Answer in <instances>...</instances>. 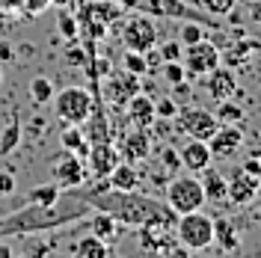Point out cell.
I'll return each instance as SVG.
<instances>
[{"label": "cell", "instance_id": "obj_2", "mask_svg": "<svg viewBox=\"0 0 261 258\" xmlns=\"http://www.w3.org/2000/svg\"><path fill=\"white\" fill-rule=\"evenodd\" d=\"M172 231H175V241L187 252H202V249L214 246V217H208L202 208L178 214Z\"/></svg>", "mask_w": 261, "mask_h": 258}, {"label": "cell", "instance_id": "obj_21", "mask_svg": "<svg viewBox=\"0 0 261 258\" xmlns=\"http://www.w3.org/2000/svg\"><path fill=\"white\" fill-rule=\"evenodd\" d=\"M60 143H63V151H71V154H77V158L86 161V154H89V143L83 140L81 125H65Z\"/></svg>", "mask_w": 261, "mask_h": 258}, {"label": "cell", "instance_id": "obj_11", "mask_svg": "<svg viewBox=\"0 0 261 258\" xmlns=\"http://www.w3.org/2000/svg\"><path fill=\"white\" fill-rule=\"evenodd\" d=\"M226 181H228L226 199H231L234 205H252V199L258 196V175H249L244 166H238Z\"/></svg>", "mask_w": 261, "mask_h": 258}, {"label": "cell", "instance_id": "obj_8", "mask_svg": "<svg viewBox=\"0 0 261 258\" xmlns=\"http://www.w3.org/2000/svg\"><path fill=\"white\" fill-rule=\"evenodd\" d=\"M134 92H140V78L125 71V68L122 71H113L107 78V83H104V101H110L116 107H125Z\"/></svg>", "mask_w": 261, "mask_h": 258}, {"label": "cell", "instance_id": "obj_19", "mask_svg": "<svg viewBox=\"0 0 261 258\" xmlns=\"http://www.w3.org/2000/svg\"><path fill=\"white\" fill-rule=\"evenodd\" d=\"M214 243L223 252H238L241 249V235H238V228H234L231 220H226V217L214 220Z\"/></svg>", "mask_w": 261, "mask_h": 258}, {"label": "cell", "instance_id": "obj_41", "mask_svg": "<svg viewBox=\"0 0 261 258\" xmlns=\"http://www.w3.org/2000/svg\"><path fill=\"white\" fill-rule=\"evenodd\" d=\"M249 18L261 24V0H249Z\"/></svg>", "mask_w": 261, "mask_h": 258}, {"label": "cell", "instance_id": "obj_4", "mask_svg": "<svg viewBox=\"0 0 261 258\" xmlns=\"http://www.w3.org/2000/svg\"><path fill=\"white\" fill-rule=\"evenodd\" d=\"M166 205L175 214H187V211H196L205 205V190H202V181L196 178V172L175 175L166 184Z\"/></svg>", "mask_w": 261, "mask_h": 258}, {"label": "cell", "instance_id": "obj_32", "mask_svg": "<svg viewBox=\"0 0 261 258\" xmlns=\"http://www.w3.org/2000/svg\"><path fill=\"white\" fill-rule=\"evenodd\" d=\"M60 33H63L65 39H74L77 36V18L74 15H68V12H60Z\"/></svg>", "mask_w": 261, "mask_h": 258}, {"label": "cell", "instance_id": "obj_15", "mask_svg": "<svg viewBox=\"0 0 261 258\" xmlns=\"http://www.w3.org/2000/svg\"><path fill=\"white\" fill-rule=\"evenodd\" d=\"M178 158H181V166L187 172H202L205 166H211L214 154L205 140H187V143L178 148Z\"/></svg>", "mask_w": 261, "mask_h": 258}, {"label": "cell", "instance_id": "obj_46", "mask_svg": "<svg viewBox=\"0 0 261 258\" xmlns=\"http://www.w3.org/2000/svg\"><path fill=\"white\" fill-rule=\"evenodd\" d=\"M258 217H261V202H258Z\"/></svg>", "mask_w": 261, "mask_h": 258}, {"label": "cell", "instance_id": "obj_23", "mask_svg": "<svg viewBox=\"0 0 261 258\" xmlns=\"http://www.w3.org/2000/svg\"><path fill=\"white\" fill-rule=\"evenodd\" d=\"M60 196H63L60 184H42L27 196V202H33V205H60Z\"/></svg>", "mask_w": 261, "mask_h": 258}, {"label": "cell", "instance_id": "obj_20", "mask_svg": "<svg viewBox=\"0 0 261 258\" xmlns=\"http://www.w3.org/2000/svg\"><path fill=\"white\" fill-rule=\"evenodd\" d=\"M71 252H74V255H86V258H107L110 255V243L101 241L98 235L89 231V235H83L81 241L71 246Z\"/></svg>", "mask_w": 261, "mask_h": 258}, {"label": "cell", "instance_id": "obj_30", "mask_svg": "<svg viewBox=\"0 0 261 258\" xmlns=\"http://www.w3.org/2000/svg\"><path fill=\"white\" fill-rule=\"evenodd\" d=\"M181 50H184V45L178 39H169V42L158 45V54H161L163 63H181Z\"/></svg>", "mask_w": 261, "mask_h": 258}, {"label": "cell", "instance_id": "obj_44", "mask_svg": "<svg viewBox=\"0 0 261 258\" xmlns=\"http://www.w3.org/2000/svg\"><path fill=\"white\" fill-rule=\"evenodd\" d=\"M74 0H50V6H60V9H65V6H71Z\"/></svg>", "mask_w": 261, "mask_h": 258}, {"label": "cell", "instance_id": "obj_14", "mask_svg": "<svg viewBox=\"0 0 261 258\" xmlns=\"http://www.w3.org/2000/svg\"><path fill=\"white\" fill-rule=\"evenodd\" d=\"M86 161H89V172H92L95 178H107V172H110L122 158H119V151L113 148V143L107 140V143H92L89 145Z\"/></svg>", "mask_w": 261, "mask_h": 258}, {"label": "cell", "instance_id": "obj_33", "mask_svg": "<svg viewBox=\"0 0 261 258\" xmlns=\"http://www.w3.org/2000/svg\"><path fill=\"white\" fill-rule=\"evenodd\" d=\"M154 110H158V119H175L178 104L172 98H161V101H154Z\"/></svg>", "mask_w": 261, "mask_h": 258}, {"label": "cell", "instance_id": "obj_26", "mask_svg": "<svg viewBox=\"0 0 261 258\" xmlns=\"http://www.w3.org/2000/svg\"><path fill=\"white\" fill-rule=\"evenodd\" d=\"M54 83L48 78H33L30 81V101L33 104H48L50 98H54Z\"/></svg>", "mask_w": 261, "mask_h": 258}, {"label": "cell", "instance_id": "obj_13", "mask_svg": "<svg viewBox=\"0 0 261 258\" xmlns=\"http://www.w3.org/2000/svg\"><path fill=\"white\" fill-rule=\"evenodd\" d=\"M205 86H208V95L214 101H226L238 92V78H234L231 65H217L214 71L205 74Z\"/></svg>", "mask_w": 261, "mask_h": 258}, {"label": "cell", "instance_id": "obj_37", "mask_svg": "<svg viewBox=\"0 0 261 258\" xmlns=\"http://www.w3.org/2000/svg\"><path fill=\"white\" fill-rule=\"evenodd\" d=\"M48 6H50V0H24V6H21V9H24L27 15H39V12H42V9H48Z\"/></svg>", "mask_w": 261, "mask_h": 258}, {"label": "cell", "instance_id": "obj_43", "mask_svg": "<svg viewBox=\"0 0 261 258\" xmlns=\"http://www.w3.org/2000/svg\"><path fill=\"white\" fill-rule=\"evenodd\" d=\"M12 252H15V249H12L9 243H0V258H9Z\"/></svg>", "mask_w": 261, "mask_h": 258}, {"label": "cell", "instance_id": "obj_7", "mask_svg": "<svg viewBox=\"0 0 261 258\" xmlns=\"http://www.w3.org/2000/svg\"><path fill=\"white\" fill-rule=\"evenodd\" d=\"M175 122H178V128L190 137V140H211V134L220 128V119L217 113L211 110H205V107H184L175 113Z\"/></svg>", "mask_w": 261, "mask_h": 258}, {"label": "cell", "instance_id": "obj_31", "mask_svg": "<svg viewBox=\"0 0 261 258\" xmlns=\"http://www.w3.org/2000/svg\"><path fill=\"white\" fill-rule=\"evenodd\" d=\"M161 74L175 86V83H184V74H187V71H184V65H181V63H163Z\"/></svg>", "mask_w": 261, "mask_h": 258}, {"label": "cell", "instance_id": "obj_18", "mask_svg": "<svg viewBox=\"0 0 261 258\" xmlns=\"http://www.w3.org/2000/svg\"><path fill=\"white\" fill-rule=\"evenodd\" d=\"M107 184L116 187V190H137L140 187V175H137V169H134L130 161H119L107 172Z\"/></svg>", "mask_w": 261, "mask_h": 258}, {"label": "cell", "instance_id": "obj_29", "mask_svg": "<svg viewBox=\"0 0 261 258\" xmlns=\"http://www.w3.org/2000/svg\"><path fill=\"white\" fill-rule=\"evenodd\" d=\"M234 3H238V0H199V6H202L208 15H214V18L228 15V12L234 9Z\"/></svg>", "mask_w": 261, "mask_h": 258}, {"label": "cell", "instance_id": "obj_5", "mask_svg": "<svg viewBox=\"0 0 261 258\" xmlns=\"http://www.w3.org/2000/svg\"><path fill=\"white\" fill-rule=\"evenodd\" d=\"M181 63H184V71H187V74L205 78L208 71H214L217 65L223 63V54H220V48L205 36V39H199V42H193V45H184V50H181Z\"/></svg>", "mask_w": 261, "mask_h": 258}, {"label": "cell", "instance_id": "obj_24", "mask_svg": "<svg viewBox=\"0 0 261 258\" xmlns=\"http://www.w3.org/2000/svg\"><path fill=\"white\" fill-rule=\"evenodd\" d=\"M217 119H220L223 125H241V122H244V107L234 104L231 98H226V101H220V107H217Z\"/></svg>", "mask_w": 261, "mask_h": 258}, {"label": "cell", "instance_id": "obj_22", "mask_svg": "<svg viewBox=\"0 0 261 258\" xmlns=\"http://www.w3.org/2000/svg\"><path fill=\"white\" fill-rule=\"evenodd\" d=\"M116 226H119V223H116L110 214H104V211H95V214L89 217V231L98 235L101 241H110L116 235Z\"/></svg>", "mask_w": 261, "mask_h": 258}, {"label": "cell", "instance_id": "obj_12", "mask_svg": "<svg viewBox=\"0 0 261 258\" xmlns=\"http://www.w3.org/2000/svg\"><path fill=\"white\" fill-rule=\"evenodd\" d=\"M54 178H57L60 187H68V190L81 187L83 178H86V161L71 154V151H65L63 158L54 163Z\"/></svg>", "mask_w": 261, "mask_h": 258}, {"label": "cell", "instance_id": "obj_17", "mask_svg": "<svg viewBox=\"0 0 261 258\" xmlns=\"http://www.w3.org/2000/svg\"><path fill=\"white\" fill-rule=\"evenodd\" d=\"M199 181H202V190H205V202H226L228 181L223 172H217L214 166H205Z\"/></svg>", "mask_w": 261, "mask_h": 258}, {"label": "cell", "instance_id": "obj_16", "mask_svg": "<svg viewBox=\"0 0 261 258\" xmlns=\"http://www.w3.org/2000/svg\"><path fill=\"white\" fill-rule=\"evenodd\" d=\"M128 110V122L130 125H140V128H151L158 122V110H154V98L143 95V92H134L125 104Z\"/></svg>", "mask_w": 261, "mask_h": 258}, {"label": "cell", "instance_id": "obj_47", "mask_svg": "<svg viewBox=\"0 0 261 258\" xmlns=\"http://www.w3.org/2000/svg\"><path fill=\"white\" fill-rule=\"evenodd\" d=\"M0 81H3V68H0Z\"/></svg>", "mask_w": 261, "mask_h": 258}, {"label": "cell", "instance_id": "obj_38", "mask_svg": "<svg viewBox=\"0 0 261 258\" xmlns=\"http://www.w3.org/2000/svg\"><path fill=\"white\" fill-rule=\"evenodd\" d=\"M244 145L249 148V154H252V158H261V134H252L249 140L244 137Z\"/></svg>", "mask_w": 261, "mask_h": 258}, {"label": "cell", "instance_id": "obj_1", "mask_svg": "<svg viewBox=\"0 0 261 258\" xmlns=\"http://www.w3.org/2000/svg\"><path fill=\"white\" fill-rule=\"evenodd\" d=\"M81 199H86L95 211L110 214L122 226H175L178 217L166 202H158L140 190H116L110 184H101L92 193H81Z\"/></svg>", "mask_w": 261, "mask_h": 258}, {"label": "cell", "instance_id": "obj_45", "mask_svg": "<svg viewBox=\"0 0 261 258\" xmlns=\"http://www.w3.org/2000/svg\"><path fill=\"white\" fill-rule=\"evenodd\" d=\"M258 193H261V178H258Z\"/></svg>", "mask_w": 261, "mask_h": 258}, {"label": "cell", "instance_id": "obj_6", "mask_svg": "<svg viewBox=\"0 0 261 258\" xmlns=\"http://www.w3.org/2000/svg\"><path fill=\"white\" fill-rule=\"evenodd\" d=\"M122 45L128 50H140L146 54L158 45V27H154V18L140 12V15H130L122 24Z\"/></svg>", "mask_w": 261, "mask_h": 258}, {"label": "cell", "instance_id": "obj_42", "mask_svg": "<svg viewBox=\"0 0 261 258\" xmlns=\"http://www.w3.org/2000/svg\"><path fill=\"white\" fill-rule=\"evenodd\" d=\"M116 3H119L122 9H137V6H140V0H116Z\"/></svg>", "mask_w": 261, "mask_h": 258}, {"label": "cell", "instance_id": "obj_39", "mask_svg": "<svg viewBox=\"0 0 261 258\" xmlns=\"http://www.w3.org/2000/svg\"><path fill=\"white\" fill-rule=\"evenodd\" d=\"M241 166H244L249 175H258V178H261V158H252V154H249V158H246Z\"/></svg>", "mask_w": 261, "mask_h": 258}, {"label": "cell", "instance_id": "obj_25", "mask_svg": "<svg viewBox=\"0 0 261 258\" xmlns=\"http://www.w3.org/2000/svg\"><path fill=\"white\" fill-rule=\"evenodd\" d=\"M252 50H258V42H252V39H244V42L228 45V50H226L228 65H241L246 57H252Z\"/></svg>", "mask_w": 261, "mask_h": 258}, {"label": "cell", "instance_id": "obj_36", "mask_svg": "<svg viewBox=\"0 0 261 258\" xmlns=\"http://www.w3.org/2000/svg\"><path fill=\"white\" fill-rule=\"evenodd\" d=\"M163 166H166L169 172H175V169L181 166V158H178L175 148H163Z\"/></svg>", "mask_w": 261, "mask_h": 258}, {"label": "cell", "instance_id": "obj_27", "mask_svg": "<svg viewBox=\"0 0 261 258\" xmlns=\"http://www.w3.org/2000/svg\"><path fill=\"white\" fill-rule=\"evenodd\" d=\"M122 68H125V71H130V74H137V78L148 74V60H146V54H140V50H125Z\"/></svg>", "mask_w": 261, "mask_h": 258}, {"label": "cell", "instance_id": "obj_40", "mask_svg": "<svg viewBox=\"0 0 261 258\" xmlns=\"http://www.w3.org/2000/svg\"><path fill=\"white\" fill-rule=\"evenodd\" d=\"M9 60H15V48L9 42H0V63H9Z\"/></svg>", "mask_w": 261, "mask_h": 258}, {"label": "cell", "instance_id": "obj_10", "mask_svg": "<svg viewBox=\"0 0 261 258\" xmlns=\"http://www.w3.org/2000/svg\"><path fill=\"white\" fill-rule=\"evenodd\" d=\"M208 148H211L214 158H231L244 148V131L238 125H223L220 122V128L214 131L211 140H208Z\"/></svg>", "mask_w": 261, "mask_h": 258}, {"label": "cell", "instance_id": "obj_28", "mask_svg": "<svg viewBox=\"0 0 261 258\" xmlns=\"http://www.w3.org/2000/svg\"><path fill=\"white\" fill-rule=\"evenodd\" d=\"M199 39H205V27L199 24V21H184L178 30V42L181 45H193Z\"/></svg>", "mask_w": 261, "mask_h": 258}, {"label": "cell", "instance_id": "obj_34", "mask_svg": "<svg viewBox=\"0 0 261 258\" xmlns=\"http://www.w3.org/2000/svg\"><path fill=\"white\" fill-rule=\"evenodd\" d=\"M15 187H18V181H15V172H0V196H12L15 193Z\"/></svg>", "mask_w": 261, "mask_h": 258}, {"label": "cell", "instance_id": "obj_3", "mask_svg": "<svg viewBox=\"0 0 261 258\" xmlns=\"http://www.w3.org/2000/svg\"><path fill=\"white\" fill-rule=\"evenodd\" d=\"M54 116L63 125H83L92 116V95L83 86H65L60 92H54Z\"/></svg>", "mask_w": 261, "mask_h": 258}, {"label": "cell", "instance_id": "obj_35", "mask_svg": "<svg viewBox=\"0 0 261 258\" xmlns=\"http://www.w3.org/2000/svg\"><path fill=\"white\" fill-rule=\"evenodd\" d=\"M18 137H21V131H18V125H9L6 128V134H3V143H0V151L6 154L12 145H18Z\"/></svg>", "mask_w": 261, "mask_h": 258}, {"label": "cell", "instance_id": "obj_9", "mask_svg": "<svg viewBox=\"0 0 261 258\" xmlns=\"http://www.w3.org/2000/svg\"><path fill=\"white\" fill-rule=\"evenodd\" d=\"M119 154L122 161H146L151 154V137H148V128H140V125H130L125 131V137L119 140Z\"/></svg>", "mask_w": 261, "mask_h": 258}]
</instances>
